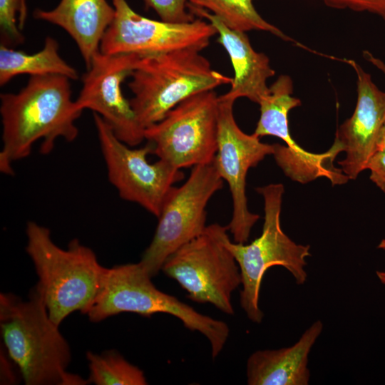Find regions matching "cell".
Here are the masks:
<instances>
[{
	"label": "cell",
	"mask_w": 385,
	"mask_h": 385,
	"mask_svg": "<svg viewBox=\"0 0 385 385\" xmlns=\"http://www.w3.org/2000/svg\"><path fill=\"white\" fill-rule=\"evenodd\" d=\"M2 150L0 170L14 173L12 163L26 158L35 143L49 153L55 142L73 141L78 135L76 120L81 110L71 98L70 79L58 75L31 76L19 92L0 96Z\"/></svg>",
	"instance_id": "obj_1"
},
{
	"label": "cell",
	"mask_w": 385,
	"mask_h": 385,
	"mask_svg": "<svg viewBox=\"0 0 385 385\" xmlns=\"http://www.w3.org/2000/svg\"><path fill=\"white\" fill-rule=\"evenodd\" d=\"M0 327L10 359L26 385H85L68 371L71 352L59 326L50 319L35 286L27 300L1 294Z\"/></svg>",
	"instance_id": "obj_2"
},
{
	"label": "cell",
	"mask_w": 385,
	"mask_h": 385,
	"mask_svg": "<svg viewBox=\"0 0 385 385\" xmlns=\"http://www.w3.org/2000/svg\"><path fill=\"white\" fill-rule=\"evenodd\" d=\"M26 251L34 265L40 292L50 319L56 325L71 314H86L101 288L106 267L78 240L67 249L58 247L48 228L30 221L26 225Z\"/></svg>",
	"instance_id": "obj_3"
},
{
	"label": "cell",
	"mask_w": 385,
	"mask_h": 385,
	"mask_svg": "<svg viewBox=\"0 0 385 385\" xmlns=\"http://www.w3.org/2000/svg\"><path fill=\"white\" fill-rule=\"evenodd\" d=\"M200 51L188 48L138 58L130 76L129 101L145 129L187 98L231 83L232 78L212 69Z\"/></svg>",
	"instance_id": "obj_4"
},
{
	"label": "cell",
	"mask_w": 385,
	"mask_h": 385,
	"mask_svg": "<svg viewBox=\"0 0 385 385\" xmlns=\"http://www.w3.org/2000/svg\"><path fill=\"white\" fill-rule=\"evenodd\" d=\"M151 278L139 262L106 267L99 292L86 315L90 321L98 322L125 312L145 317L158 313L171 314L190 331L203 334L210 343L212 358H215L229 337L227 324L199 313L174 296L159 290Z\"/></svg>",
	"instance_id": "obj_5"
},
{
	"label": "cell",
	"mask_w": 385,
	"mask_h": 385,
	"mask_svg": "<svg viewBox=\"0 0 385 385\" xmlns=\"http://www.w3.org/2000/svg\"><path fill=\"white\" fill-rule=\"evenodd\" d=\"M256 190L262 195L265 202L261 235L248 245L232 242L226 226L221 237L240 267L242 284L241 307L249 319L260 323L264 314L259 307V295L265 272L273 266H282L292 274L297 284H303L307 278L304 266L305 258L310 256V247L296 244L281 228L283 185L270 184L258 187Z\"/></svg>",
	"instance_id": "obj_6"
},
{
	"label": "cell",
	"mask_w": 385,
	"mask_h": 385,
	"mask_svg": "<svg viewBox=\"0 0 385 385\" xmlns=\"http://www.w3.org/2000/svg\"><path fill=\"white\" fill-rule=\"evenodd\" d=\"M225 227L217 223L207 226L170 255L161 270L177 281L191 300L212 304L232 315V294L242 284V277L236 260L222 240Z\"/></svg>",
	"instance_id": "obj_7"
},
{
	"label": "cell",
	"mask_w": 385,
	"mask_h": 385,
	"mask_svg": "<svg viewBox=\"0 0 385 385\" xmlns=\"http://www.w3.org/2000/svg\"><path fill=\"white\" fill-rule=\"evenodd\" d=\"M223 186L213 161L192 167L187 180L170 190L153 238L139 263L153 277L178 249L206 228V206Z\"/></svg>",
	"instance_id": "obj_8"
},
{
	"label": "cell",
	"mask_w": 385,
	"mask_h": 385,
	"mask_svg": "<svg viewBox=\"0 0 385 385\" xmlns=\"http://www.w3.org/2000/svg\"><path fill=\"white\" fill-rule=\"evenodd\" d=\"M219 96L214 90L194 94L145 129L153 154L181 169L213 161L217 150Z\"/></svg>",
	"instance_id": "obj_9"
},
{
	"label": "cell",
	"mask_w": 385,
	"mask_h": 385,
	"mask_svg": "<svg viewBox=\"0 0 385 385\" xmlns=\"http://www.w3.org/2000/svg\"><path fill=\"white\" fill-rule=\"evenodd\" d=\"M93 119L110 182L122 199L158 217L170 190L183 180V172L160 159L149 163L151 143L134 148L118 139L99 115L94 113Z\"/></svg>",
	"instance_id": "obj_10"
},
{
	"label": "cell",
	"mask_w": 385,
	"mask_h": 385,
	"mask_svg": "<svg viewBox=\"0 0 385 385\" xmlns=\"http://www.w3.org/2000/svg\"><path fill=\"white\" fill-rule=\"evenodd\" d=\"M114 18L100 44L104 54L135 53L148 56L193 48H206L217 34L215 27L202 19L171 23L144 17L126 0H112Z\"/></svg>",
	"instance_id": "obj_11"
},
{
	"label": "cell",
	"mask_w": 385,
	"mask_h": 385,
	"mask_svg": "<svg viewBox=\"0 0 385 385\" xmlns=\"http://www.w3.org/2000/svg\"><path fill=\"white\" fill-rule=\"evenodd\" d=\"M235 101L219 96L217 150L213 163L230 190L232 218L228 229L235 242H247L259 215L250 212L246 196V176L265 156L274 153V144L262 143L255 134L244 133L237 124Z\"/></svg>",
	"instance_id": "obj_12"
},
{
	"label": "cell",
	"mask_w": 385,
	"mask_h": 385,
	"mask_svg": "<svg viewBox=\"0 0 385 385\" xmlns=\"http://www.w3.org/2000/svg\"><path fill=\"white\" fill-rule=\"evenodd\" d=\"M141 56L135 53H97L83 77L76 104L99 115L115 135L129 146L145 140V128L139 123L130 101L123 93L121 84L130 76Z\"/></svg>",
	"instance_id": "obj_13"
},
{
	"label": "cell",
	"mask_w": 385,
	"mask_h": 385,
	"mask_svg": "<svg viewBox=\"0 0 385 385\" xmlns=\"http://www.w3.org/2000/svg\"><path fill=\"white\" fill-rule=\"evenodd\" d=\"M348 63L357 76V101L352 115L340 125L335 140L346 153L345 158L338 162L341 170L349 179H355L367 169L376 151L377 139L385 120V92L358 63L352 60Z\"/></svg>",
	"instance_id": "obj_14"
},
{
	"label": "cell",
	"mask_w": 385,
	"mask_h": 385,
	"mask_svg": "<svg viewBox=\"0 0 385 385\" xmlns=\"http://www.w3.org/2000/svg\"><path fill=\"white\" fill-rule=\"evenodd\" d=\"M190 12L207 19L216 29L217 41L232 63L235 75L230 89L221 96L235 101L245 97L259 103L269 91L267 80L275 73L269 58L255 51L245 32L233 30L207 10L188 4Z\"/></svg>",
	"instance_id": "obj_15"
},
{
	"label": "cell",
	"mask_w": 385,
	"mask_h": 385,
	"mask_svg": "<svg viewBox=\"0 0 385 385\" xmlns=\"http://www.w3.org/2000/svg\"><path fill=\"white\" fill-rule=\"evenodd\" d=\"M34 16L65 30L76 42L88 69L100 51L115 9L106 0H61L53 9H36Z\"/></svg>",
	"instance_id": "obj_16"
},
{
	"label": "cell",
	"mask_w": 385,
	"mask_h": 385,
	"mask_svg": "<svg viewBox=\"0 0 385 385\" xmlns=\"http://www.w3.org/2000/svg\"><path fill=\"white\" fill-rule=\"evenodd\" d=\"M322 329V322L317 320L292 346L252 354L247 362V384L307 385L308 356Z\"/></svg>",
	"instance_id": "obj_17"
},
{
	"label": "cell",
	"mask_w": 385,
	"mask_h": 385,
	"mask_svg": "<svg viewBox=\"0 0 385 385\" xmlns=\"http://www.w3.org/2000/svg\"><path fill=\"white\" fill-rule=\"evenodd\" d=\"M30 76L58 75L70 80L78 78V71L58 53L57 41L47 36L43 48L34 53L14 50L1 43L0 85L4 86L18 75Z\"/></svg>",
	"instance_id": "obj_18"
},
{
	"label": "cell",
	"mask_w": 385,
	"mask_h": 385,
	"mask_svg": "<svg viewBox=\"0 0 385 385\" xmlns=\"http://www.w3.org/2000/svg\"><path fill=\"white\" fill-rule=\"evenodd\" d=\"M292 93L291 78L287 75L279 76L258 103L260 116L254 134L258 137L272 135L282 139L290 133L288 113L301 104L299 98L292 96Z\"/></svg>",
	"instance_id": "obj_19"
},
{
	"label": "cell",
	"mask_w": 385,
	"mask_h": 385,
	"mask_svg": "<svg viewBox=\"0 0 385 385\" xmlns=\"http://www.w3.org/2000/svg\"><path fill=\"white\" fill-rule=\"evenodd\" d=\"M254 0H189L188 4L204 9L229 28L242 32L260 30L283 40H290L280 29L267 22L257 11Z\"/></svg>",
	"instance_id": "obj_20"
},
{
	"label": "cell",
	"mask_w": 385,
	"mask_h": 385,
	"mask_svg": "<svg viewBox=\"0 0 385 385\" xmlns=\"http://www.w3.org/2000/svg\"><path fill=\"white\" fill-rule=\"evenodd\" d=\"M88 384L96 385H145L143 371L128 362L115 350L101 354L87 352Z\"/></svg>",
	"instance_id": "obj_21"
},
{
	"label": "cell",
	"mask_w": 385,
	"mask_h": 385,
	"mask_svg": "<svg viewBox=\"0 0 385 385\" xmlns=\"http://www.w3.org/2000/svg\"><path fill=\"white\" fill-rule=\"evenodd\" d=\"M21 0H0L1 43L7 46L24 42V37L16 23Z\"/></svg>",
	"instance_id": "obj_22"
},
{
	"label": "cell",
	"mask_w": 385,
	"mask_h": 385,
	"mask_svg": "<svg viewBox=\"0 0 385 385\" xmlns=\"http://www.w3.org/2000/svg\"><path fill=\"white\" fill-rule=\"evenodd\" d=\"M147 8L153 9L161 20L171 23H186L195 20L186 8L189 0H144Z\"/></svg>",
	"instance_id": "obj_23"
},
{
	"label": "cell",
	"mask_w": 385,
	"mask_h": 385,
	"mask_svg": "<svg viewBox=\"0 0 385 385\" xmlns=\"http://www.w3.org/2000/svg\"><path fill=\"white\" fill-rule=\"evenodd\" d=\"M327 5L337 9H349L367 11L385 20V0H322Z\"/></svg>",
	"instance_id": "obj_24"
},
{
	"label": "cell",
	"mask_w": 385,
	"mask_h": 385,
	"mask_svg": "<svg viewBox=\"0 0 385 385\" xmlns=\"http://www.w3.org/2000/svg\"><path fill=\"white\" fill-rule=\"evenodd\" d=\"M367 169L371 180L385 192V150H378L371 158Z\"/></svg>",
	"instance_id": "obj_25"
},
{
	"label": "cell",
	"mask_w": 385,
	"mask_h": 385,
	"mask_svg": "<svg viewBox=\"0 0 385 385\" xmlns=\"http://www.w3.org/2000/svg\"><path fill=\"white\" fill-rule=\"evenodd\" d=\"M27 18L26 0H21V7L18 16V26L21 30L24 27Z\"/></svg>",
	"instance_id": "obj_26"
},
{
	"label": "cell",
	"mask_w": 385,
	"mask_h": 385,
	"mask_svg": "<svg viewBox=\"0 0 385 385\" xmlns=\"http://www.w3.org/2000/svg\"><path fill=\"white\" fill-rule=\"evenodd\" d=\"M364 56L367 61H370L385 75V63L383 61L376 58L370 52L366 51L364 52Z\"/></svg>",
	"instance_id": "obj_27"
},
{
	"label": "cell",
	"mask_w": 385,
	"mask_h": 385,
	"mask_svg": "<svg viewBox=\"0 0 385 385\" xmlns=\"http://www.w3.org/2000/svg\"><path fill=\"white\" fill-rule=\"evenodd\" d=\"M378 150H385V120L377 139L376 151Z\"/></svg>",
	"instance_id": "obj_28"
},
{
	"label": "cell",
	"mask_w": 385,
	"mask_h": 385,
	"mask_svg": "<svg viewBox=\"0 0 385 385\" xmlns=\"http://www.w3.org/2000/svg\"><path fill=\"white\" fill-rule=\"evenodd\" d=\"M378 248L385 250V239L381 240ZM376 274L381 282L385 284V272L376 271Z\"/></svg>",
	"instance_id": "obj_29"
}]
</instances>
